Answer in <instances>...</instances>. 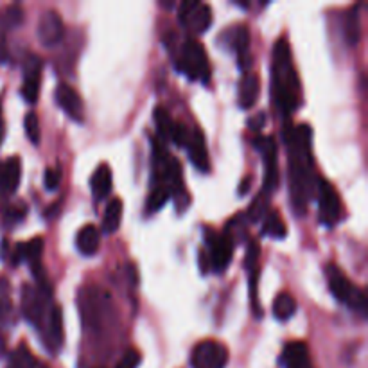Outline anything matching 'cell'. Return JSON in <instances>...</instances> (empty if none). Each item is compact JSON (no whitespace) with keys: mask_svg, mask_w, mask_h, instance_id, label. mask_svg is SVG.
Returning a JSON list of instances; mask_svg holds the SVG:
<instances>
[{"mask_svg":"<svg viewBox=\"0 0 368 368\" xmlns=\"http://www.w3.org/2000/svg\"><path fill=\"white\" fill-rule=\"evenodd\" d=\"M311 128L300 124L288 131L289 147V193L295 212H306L307 201L313 196V155H311Z\"/></svg>","mask_w":368,"mask_h":368,"instance_id":"cell-1","label":"cell"},{"mask_svg":"<svg viewBox=\"0 0 368 368\" xmlns=\"http://www.w3.org/2000/svg\"><path fill=\"white\" fill-rule=\"evenodd\" d=\"M273 84H275V99L282 112L291 113L300 106V80L293 68L291 50L284 38L277 42L273 50Z\"/></svg>","mask_w":368,"mask_h":368,"instance_id":"cell-2","label":"cell"},{"mask_svg":"<svg viewBox=\"0 0 368 368\" xmlns=\"http://www.w3.org/2000/svg\"><path fill=\"white\" fill-rule=\"evenodd\" d=\"M327 282H329V289H331L332 297L336 300L347 304L352 311L360 313L363 318L367 316V297H365V293L352 284L345 277V273L334 264L327 266Z\"/></svg>","mask_w":368,"mask_h":368,"instance_id":"cell-3","label":"cell"},{"mask_svg":"<svg viewBox=\"0 0 368 368\" xmlns=\"http://www.w3.org/2000/svg\"><path fill=\"white\" fill-rule=\"evenodd\" d=\"M178 68L182 74H185L191 81H201V83H209L210 80V65L207 52L200 42L189 38L187 42L182 47L180 61Z\"/></svg>","mask_w":368,"mask_h":368,"instance_id":"cell-4","label":"cell"},{"mask_svg":"<svg viewBox=\"0 0 368 368\" xmlns=\"http://www.w3.org/2000/svg\"><path fill=\"white\" fill-rule=\"evenodd\" d=\"M50 298V289L49 284L45 286H25L24 291H22V311H24V316L33 323L34 327H40L42 329L43 322L47 318V300Z\"/></svg>","mask_w":368,"mask_h":368,"instance_id":"cell-5","label":"cell"},{"mask_svg":"<svg viewBox=\"0 0 368 368\" xmlns=\"http://www.w3.org/2000/svg\"><path fill=\"white\" fill-rule=\"evenodd\" d=\"M207 243H209V266L214 272H225L232 263L234 256V237L228 230L216 235L207 232Z\"/></svg>","mask_w":368,"mask_h":368,"instance_id":"cell-6","label":"cell"},{"mask_svg":"<svg viewBox=\"0 0 368 368\" xmlns=\"http://www.w3.org/2000/svg\"><path fill=\"white\" fill-rule=\"evenodd\" d=\"M178 20L191 31L201 34L212 24V9L198 0H187V2H182L178 8Z\"/></svg>","mask_w":368,"mask_h":368,"instance_id":"cell-7","label":"cell"},{"mask_svg":"<svg viewBox=\"0 0 368 368\" xmlns=\"http://www.w3.org/2000/svg\"><path fill=\"white\" fill-rule=\"evenodd\" d=\"M253 146L263 155L264 162V194H272L279 185V168H277V144L273 137H259Z\"/></svg>","mask_w":368,"mask_h":368,"instance_id":"cell-8","label":"cell"},{"mask_svg":"<svg viewBox=\"0 0 368 368\" xmlns=\"http://www.w3.org/2000/svg\"><path fill=\"white\" fill-rule=\"evenodd\" d=\"M193 368H225L228 363V351L219 341H201L191 356Z\"/></svg>","mask_w":368,"mask_h":368,"instance_id":"cell-9","label":"cell"},{"mask_svg":"<svg viewBox=\"0 0 368 368\" xmlns=\"http://www.w3.org/2000/svg\"><path fill=\"white\" fill-rule=\"evenodd\" d=\"M318 214L320 221L327 226H334L339 221L341 201L331 182L318 178Z\"/></svg>","mask_w":368,"mask_h":368,"instance_id":"cell-10","label":"cell"},{"mask_svg":"<svg viewBox=\"0 0 368 368\" xmlns=\"http://www.w3.org/2000/svg\"><path fill=\"white\" fill-rule=\"evenodd\" d=\"M36 36L43 47L52 49L59 45L65 36V25H63L59 13L54 9H49L40 17V22L36 25Z\"/></svg>","mask_w":368,"mask_h":368,"instance_id":"cell-11","label":"cell"},{"mask_svg":"<svg viewBox=\"0 0 368 368\" xmlns=\"http://www.w3.org/2000/svg\"><path fill=\"white\" fill-rule=\"evenodd\" d=\"M56 103L59 108L67 113L68 117L75 122H83L84 119V108L83 101H81L80 94L75 92V88H72L71 84L61 83L56 88Z\"/></svg>","mask_w":368,"mask_h":368,"instance_id":"cell-12","label":"cell"},{"mask_svg":"<svg viewBox=\"0 0 368 368\" xmlns=\"http://www.w3.org/2000/svg\"><path fill=\"white\" fill-rule=\"evenodd\" d=\"M42 331L43 341H45L47 348L50 352H58L59 347L63 344V318H61V307L52 306L47 313V318L43 322Z\"/></svg>","mask_w":368,"mask_h":368,"instance_id":"cell-13","label":"cell"},{"mask_svg":"<svg viewBox=\"0 0 368 368\" xmlns=\"http://www.w3.org/2000/svg\"><path fill=\"white\" fill-rule=\"evenodd\" d=\"M22 178V163L18 156L0 162V196L17 193Z\"/></svg>","mask_w":368,"mask_h":368,"instance_id":"cell-14","label":"cell"},{"mask_svg":"<svg viewBox=\"0 0 368 368\" xmlns=\"http://www.w3.org/2000/svg\"><path fill=\"white\" fill-rule=\"evenodd\" d=\"M187 151H189V159L193 162V165L196 169H200L201 172H207L210 169V159H209V151L205 146V137L200 130L191 131V137H189L187 142Z\"/></svg>","mask_w":368,"mask_h":368,"instance_id":"cell-15","label":"cell"},{"mask_svg":"<svg viewBox=\"0 0 368 368\" xmlns=\"http://www.w3.org/2000/svg\"><path fill=\"white\" fill-rule=\"evenodd\" d=\"M260 94V80L256 72H246L239 83V106L244 110L253 108Z\"/></svg>","mask_w":368,"mask_h":368,"instance_id":"cell-16","label":"cell"},{"mask_svg":"<svg viewBox=\"0 0 368 368\" xmlns=\"http://www.w3.org/2000/svg\"><path fill=\"white\" fill-rule=\"evenodd\" d=\"M282 363H284V368H313L309 351L304 341H291L286 345L282 352Z\"/></svg>","mask_w":368,"mask_h":368,"instance_id":"cell-17","label":"cell"},{"mask_svg":"<svg viewBox=\"0 0 368 368\" xmlns=\"http://www.w3.org/2000/svg\"><path fill=\"white\" fill-rule=\"evenodd\" d=\"M92 196L96 201H103L110 196L112 193V169L106 163H101L99 168L94 171L92 180Z\"/></svg>","mask_w":368,"mask_h":368,"instance_id":"cell-18","label":"cell"},{"mask_svg":"<svg viewBox=\"0 0 368 368\" xmlns=\"http://www.w3.org/2000/svg\"><path fill=\"white\" fill-rule=\"evenodd\" d=\"M101 244V232L97 226L94 225H84L75 237V246L83 256L90 257L96 256Z\"/></svg>","mask_w":368,"mask_h":368,"instance_id":"cell-19","label":"cell"},{"mask_svg":"<svg viewBox=\"0 0 368 368\" xmlns=\"http://www.w3.org/2000/svg\"><path fill=\"white\" fill-rule=\"evenodd\" d=\"M40 78H42V65L38 59H33V65L27 67L24 78V87H22V96L27 103H36L40 96Z\"/></svg>","mask_w":368,"mask_h":368,"instance_id":"cell-20","label":"cell"},{"mask_svg":"<svg viewBox=\"0 0 368 368\" xmlns=\"http://www.w3.org/2000/svg\"><path fill=\"white\" fill-rule=\"evenodd\" d=\"M232 49L235 50V54L239 56V61L243 67H248V52H250V31L246 25H239L235 27L234 34H232Z\"/></svg>","mask_w":368,"mask_h":368,"instance_id":"cell-21","label":"cell"},{"mask_svg":"<svg viewBox=\"0 0 368 368\" xmlns=\"http://www.w3.org/2000/svg\"><path fill=\"white\" fill-rule=\"evenodd\" d=\"M122 219V201L119 198L110 200V203L106 205L105 216H103V230L106 234H115L121 226Z\"/></svg>","mask_w":368,"mask_h":368,"instance_id":"cell-22","label":"cell"},{"mask_svg":"<svg viewBox=\"0 0 368 368\" xmlns=\"http://www.w3.org/2000/svg\"><path fill=\"white\" fill-rule=\"evenodd\" d=\"M295 311H297V302L291 295L286 293V291L277 295V298L273 300V314H275L277 320L286 322L293 316Z\"/></svg>","mask_w":368,"mask_h":368,"instance_id":"cell-23","label":"cell"},{"mask_svg":"<svg viewBox=\"0 0 368 368\" xmlns=\"http://www.w3.org/2000/svg\"><path fill=\"white\" fill-rule=\"evenodd\" d=\"M22 20H24V11L20 6H9L4 11H0V33L17 29Z\"/></svg>","mask_w":368,"mask_h":368,"instance_id":"cell-24","label":"cell"},{"mask_svg":"<svg viewBox=\"0 0 368 368\" xmlns=\"http://www.w3.org/2000/svg\"><path fill=\"white\" fill-rule=\"evenodd\" d=\"M345 36H347V43L351 47H356L361 40V20L358 8L351 9L347 17V24H345Z\"/></svg>","mask_w":368,"mask_h":368,"instance_id":"cell-25","label":"cell"},{"mask_svg":"<svg viewBox=\"0 0 368 368\" xmlns=\"http://www.w3.org/2000/svg\"><path fill=\"white\" fill-rule=\"evenodd\" d=\"M263 234L273 239H284L286 237V223L282 221L281 216L273 210L270 216H266V221L263 226Z\"/></svg>","mask_w":368,"mask_h":368,"instance_id":"cell-26","label":"cell"},{"mask_svg":"<svg viewBox=\"0 0 368 368\" xmlns=\"http://www.w3.org/2000/svg\"><path fill=\"white\" fill-rule=\"evenodd\" d=\"M155 124L156 130H159V135L163 138V140H171L172 130H175V121L171 119V115L168 113V110H163L162 106L155 110Z\"/></svg>","mask_w":368,"mask_h":368,"instance_id":"cell-27","label":"cell"},{"mask_svg":"<svg viewBox=\"0 0 368 368\" xmlns=\"http://www.w3.org/2000/svg\"><path fill=\"white\" fill-rule=\"evenodd\" d=\"M38 365L40 363L34 360V356L25 345H20L13 352L11 360H9V368H38Z\"/></svg>","mask_w":368,"mask_h":368,"instance_id":"cell-28","label":"cell"},{"mask_svg":"<svg viewBox=\"0 0 368 368\" xmlns=\"http://www.w3.org/2000/svg\"><path fill=\"white\" fill-rule=\"evenodd\" d=\"M169 194H171V189L165 184L153 189V193H151L149 200H147V212H156V210L162 209L168 203Z\"/></svg>","mask_w":368,"mask_h":368,"instance_id":"cell-29","label":"cell"},{"mask_svg":"<svg viewBox=\"0 0 368 368\" xmlns=\"http://www.w3.org/2000/svg\"><path fill=\"white\" fill-rule=\"evenodd\" d=\"M24 128H25V133H27V138H29L34 146H38L40 140H42V131H40V121H38L36 113L29 112L25 115Z\"/></svg>","mask_w":368,"mask_h":368,"instance_id":"cell-30","label":"cell"},{"mask_svg":"<svg viewBox=\"0 0 368 368\" xmlns=\"http://www.w3.org/2000/svg\"><path fill=\"white\" fill-rule=\"evenodd\" d=\"M268 194L260 193L259 196L256 198V201L251 203L250 209H248V219L253 223L260 221V219L266 216V212H268Z\"/></svg>","mask_w":368,"mask_h":368,"instance_id":"cell-31","label":"cell"},{"mask_svg":"<svg viewBox=\"0 0 368 368\" xmlns=\"http://www.w3.org/2000/svg\"><path fill=\"white\" fill-rule=\"evenodd\" d=\"M259 256H260L259 244H257L256 241H251V243L248 244L246 257H244V264H246L248 270L259 268Z\"/></svg>","mask_w":368,"mask_h":368,"instance_id":"cell-32","label":"cell"},{"mask_svg":"<svg viewBox=\"0 0 368 368\" xmlns=\"http://www.w3.org/2000/svg\"><path fill=\"white\" fill-rule=\"evenodd\" d=\"M138 365H140V354L135 348H128L117 363V368H137Z\"/></svg>","mask_w":368,"mask_h":368,"instance_id":"cell-33","label":"cell"},{"mask_svg":"<svg viewBox=\"0 0 368 368\" xmlns=\"http://www.w3.org/2000/svg\"><path fill=\"white\" fill-rule=\"evenodd\" d=\"M189 137H191V131L185 130L184 124H178V122H175V130H172V135H171L172 142H175L176 146L185 147L189 142Z\"/></svg>","mask_w":368,"mask_h":368,"instance_id":"cell-34","label":"cell"},{"mask_svg":"<svg viewBox=\"0 0 368 368\" xmlns=\"http://www.w3.org/2000/svg\"><path fill=\"white\" fill-rule=\"evenodd\" d=\"M59 182H61V172H59V169H47L45 171V187L47 191H54V189H58Z\"/></svg>","mask_w":368,"mask_h":368,"instance_id":"cell-35","label":"cell"},{"mask_svg":"<svg viewBox=\"0 0 368 368\" xmlns=\"http://www.w3.org/2000/svg\"><path fill=\"white\" fill-rule=\"evenodd\" d=\"M11 300L8 297L0 298V323H8L9 316H11Z\"/></svg>","mask_w":368,"mask_h":368,"instance_id":"cell-36","label":"cell"},{"mask_svg":"<svg viewBox=\"0 0 368 368\" xmlns=\"http://www.w3.org/2000/svg\"><path fill=\"white\" fill-rule=\"evenodd\" d=\"M248 124H250L251 131H260L263 130V126L266 124V113H259V115H257V119H251Z\"/></svg>","mask_w":368,"mask_h":368,"instance_id":"cell-37","label":"cell"},{"mask_svg":"<svg viewBox=\"0 0 368 368\" xmlns=\"http://www.w3.org/2000/svg\"><path fill=\"white\" fill-rule=\"evenodd\" d=\"M9 58L8 52V43H6L4 33H0V63H6Z\"/></svg>","mask_w":368,"mask_h":368,"instance_id":"cell-38","label":"cell"},{"mask_svg":"<svg viewBox=\"0 0 368 368\" xmlns=\"http://www.w3.org/2000/svg\"><path fill=\"white\" fill-rule=\"evenodd\" d=\"M250 184H251L250 176H244L243 182H241V185H239V194H241V196H244V194L250 191Z\"/></svg>","mask_w":368,"mask_h":368,"instance_id":"cell-39","label":"cell"},{"mask_svg":"<svg viewBox=\"0 0 368 368\" xmlns=\"http://www.w3.org/2000/svg\"><path fill=\"white\" fill-rule=\"evenodd\" d=\"M4 138V121H2V115H0V142Z\"/></svg>","mask_w":368,"mask_h":368,"instance_id":"cell-40","label":"cell"}]
</instances>
